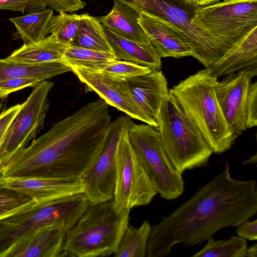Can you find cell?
Wrapping results in <instances>:
<instances>
[{
	"label": "cell",
	"instance_id": "6da1fadb",
	"mask_svg": "<svg viewBox=\"0 0 257 257\" xmlns=\"http://www.w3.org/2000/svg\"><path fill=\"white\" fill-rule=\"evenodd\" d=\"M256 212L255 180L233 178L226 162L191 198L151 226L146 256H167L177 244L198 245L221 229L237 227Z\"/></svg>",
	"mask_w": 257,
	"mask_h": 257
},
{
	"label": "cell",
	"instance_id": "7a4b0ae2",
	"mask_svg": "<svg viewBox=\"0 0 257 257\" xmlns=\"http://www.w3.org/2000/svg\"><path fill=\"white\" fill-rule=\"evenodd\" d=\"M110 122L103 99L87 103L17 153L3 177L81 178L101 151Z\"/></svg>",
	"mask_w": 257,
	"mask_h": 257
},
{
	"label": "cell",
	"instance_id": "3957f363",
	"mask_svg": "<svg viewBox=\"0 0 257 257\" xmlns=\"http://www.w3.org/2000/svg\"><path fill=\"white\" fill-rule=\"evenodd\" d=\"M218 78L205 68L169 89V94L196 124L215 154L230 149L238 137L226 121L215 91Z\"/></svg>",
	"mask_w": 257,
	"mask_h": 257
},
{
	"label": "cell",
	"instance_id": "277c9868",
	"mask_svg": "<svg viewBox=\"0 0 257 257\" xmlns=\"http://www.w3.org/2000/svg\"><path fill=\"white\" fill-rule=\"evenodd\" d=\"M130 211L113 200L90 203L75 225L66 232L63 256H107L116 250L128 224Z\"/></svg>",
	"mask_w": 257,
	"mask_h": 257
},
{
	"label": "cell",
	"instance_id": "5b68a950",
	"mask_svg": "<svg viewBox=\"0 0 257 257\" xmlns=\"http://www.w3.org/2000/svg\"><path fill=\"white\" fill-rule=\"evenodd\" d=\"M158 123L165 150L180 173L207 165L212 150L196 124L169 93L161 105Z\"/></svg>",
	"mask_w": 257,
	"mask_h": 257
},
{
	"label": "cell",
	"instance_id": "8992f818",
	"mask_svg": "<svg viewBox=\"0 0 257 257\" xmlns=\"http://www.w3.org/2000/svg\"><path fill=\"white\" fill-rule=\"evenodd\" d=\"M89 202L83 193L37 202L0 220V251L19 238L40 227L57 224L66 232L85 212Z\"/></svg>",
	"mask_w": 257,
	"mask_h": 257
},
{
	"label": "cell",
	"instance_id": "52a82bcc",
	"mask_svg": "<svg viewBox=\"0 0 257 257\" xmlns=\"http://www.w3.org/2000/svg\"><path fill=\"white\" fill-rule=\"evenodd\" d=\"M144 13L171 23L184 34L192 57L205 68L219 60L228 50L218 40L193 22L198 7L188 0H118Z\"/></svg>",
	"mask_w": 257,
	"mask_h": 257
},
{
	"label": "cell",
	"instance_id": "ba28073f",
	"mask_svg": "<svg viewBox=\"0 0 257 257\" xmlns=\"http://www.w3.org/2000/svg\"><path fill=\"white\" fill-rule=\"evenodd\" d=\"M128 137L153 186L160 196L175 199L184 191L182 174L175 168L163 145L159 132L147 124L130 121Z\"/></svg>",
	"mask_w": 257,
	"mask_h": 257
},
{
	"label": "cell",
	"instance_id": "9c48e42d",
	"mask_svg": "<svg viewBox=\"0 0 257 257\" xmlns=\"http://www.w3.org/2000/svg\"><path fill=\"white\" fill-rule=\"evenodd\" d=\"M192 20L229 51L257 28V0H224L198 8Z\"/></svg>",
	"mask_w": 257,
	"mask_h": 257
},
{
	"label": "cell",
	"instance_id": "30bf717a",
	"mask_svg": "<svg viewBox=\"0 0 257 257\" xmlns=\"http://www.w3.org/2000/svg\"><path fill=\"white\" fill-rule=\"evenodd\" d=\"M54 83L44 80L34 87L21 104L0 147V165L5 167L19 151L34 140L44 128L50 103L49 94Z\"/></svg>",
	"mask_w": 257,
	"mask_h": 257
},
{
	"label": "cell",
	"instance_id": "8fae6325",
	"mask_svg": "<svg viewBox=\"0 0 257 257\" xmlns=\"http://www.w3.org/2000/svg\"><path fill=\"white\" fill-rule=\"evenodd\" d=\"M127 131L122 138L116 152L112 200L120 209L130 211L134 207L149 204L158 193L131 144Z\"/></svg>",
	"mask_w": 257,
	"mask_h": 257
},
{
	"label": "cell",
	"instance_id": "7c38bea8",
	"mask_svg": "<svg viewBox=\"0 0 257 257\" xmlns=\"http://www.w3.org/2000/svg\"><path fill=\"white\" fill-rule=\"evenodd\" d=\"M131 117L121 115L110 122L101 151L81 177L83 193L90 203L112 200L116 174V154L119 144L127 131Z\"/></svg>",
	"mask_w": 257,
	"mask_h": 257
},
{
	"label": "cell",
	"instance_id": "4fadbf2b",
	"mask_svg": "<svg viewBox=\"0 0 257 257\" xmlns=\"http://www.w3.org/2000/svg\"><path fill=\"white\" fill-rule=\"evenodd\" d=\"M72 71L89 90L96 92L108 105L131 118L150 125L149 120L135 100L125 79L98 71L72 68Z\"/></svg>",
	"mask_w": 257,
	"mask_h": 257
},
{
	"label": "cell",
	"instance_id": "5bb4252c",
	"mask_svg": "<svg viewBox=\"0 0 257 257\" xmlns=\"http://www.w3.org/2000/svg\"><path fill=\"white\" fill-rule=\"evenodd\" d=\"M216 82V98L226 121L238 136L247 128L246 103L252 76L247 72L230 74Z\"/></svg>",
	"mask_w": 257,
	"mask_h": 257
},
{
	"label": "cell",
	"instance_id": "9a60e30c",
	"mask_svg": "<svg viewBox=\"0 0 257 257\" xmlns=\"http://www.w3.org/2000/svg\"><path fill=\"white\" fill-rule=\"evenodd\" d=\"M66 230L57 224L46 225L19 238L0 257L63 256Z\"/></svg>",
	"mask_w": 257,
	"mask_h": 257
},
{
	"label": "cell",
	"instance_id": "2e32d148",
	"mask_svg": "<svg viewBox=\"0 0 257 257\" xmlns=\"http://www.w3.org/2000/svg\"><path fill=\"white\" fill-rule=\"evenodd\" d=\"M0 187L16 190L36 202L83 193L84 191L81 178L3 177Z\"/></svg>",
	"mask_w": 257,
	"mask_h": 257
},
{
	"label": "cell",
	"instance_id": "e0dca14e",
	"mask_svg": "<svg viewBox=\"0 0 257 257\" xmlns=\"http://www.w3.org/2000/svg\"><path fill=\"white\" fill-rule=\"evenodd\" d=\"M139 23L149 43L161 58L192 56L184 34L171 23L144 13H140Z\"/></svg>",
	"mask_w": 257,
	"mask_h": 257
},
{
	"label": "cell",
	"instance_id": "ac0fdd59",
	"mask_svg": "<svg viewBox=\"0 0 257 257\" xmlns=\"http://www.w3.org/2000/svg\"><path fill=\"white\" fill-rule=\"evenodd\" d=\"M135 100L148 119L158 129V115L164 99L169 94L167 79L160 70L151 71L125 79Z\"/></svg>",
	"mask_w": 257,
	"mask_h": 257
},
{
	"label": "cell",
	"instance_id": "d6986e66",
	"mask_svg": "<svg viewBox=\"0 0 257 257\" xmlns=\"http://www.w3.org/2000/svg\"><path fill=\"white\" fill-rule=\"evenodd\" d=\"M207 69L217 78L240 72L256 76L257 28Z\"/></svg>",
	"mask_w": 257,
	"mask_h": 257
},
{
	"label": "cell",
	"instance_id": "ffe728a7",
	"mask_svg": "<svg viewBox=\"0 0 257 257\" xmlns=\"http://www.w3.org/2000/svg\"><path fill=\"white\" fill-rule=\"evenodd\" d=\"M140 13L134 8L118 0L110 13L98 19L103 27L124 39L137 43L150 44L139 23Z\"/></svg>",
	"mask_w": 257,
	"mask_h": 257
},
{
	"label": "cell",
	"instance_id": "44dd1931",
	"mask_svg": "<svg viewBox=\"0 0 257 257\" xmlns=\"http://www.w3.org/2000/svg\"><path fill=\"white\" fill-rule=\"evenodd\" d=\"M104 32L115 59L149 67L152 71L160 70L161 58L150 44H144L122 38L106 29Z\"/></svg>",
	"mask_w": 257,
	"mask_h": 257
},
{
	"label": "cell",
	"instance_id": "7402d4cb",
	"mask_svg": "<svg viewBox=\"0 0 257 257\" xmlns=\"http://www.w3.org/2000/svg\"><path fill=\"white\" fill-rule=\"evenodd\" d=\"M68 47L51 34L38 42L24 44L6 59L29 64L62 61L63 55Z\"/></svg>",
	"mask_w": 257,
	"mask_h": 257
},
{
	"label": "cell",
	"instance_id": "603a6c76",
	"mask_svg": "<svg viewBox=\"0 0 257 257\" xmlns=\"http://www.w3.org/2000/svg\"><path fill=\"white\" fill-rule=\"evenodd\" d=\"M72 71L63 61L29 64L0 59V81L7 79L31 77L46 80L52 77Z\"/></svg>",
	"mask_w": 257,
	"mask_h": 257
},
{
	"label": "cell",
	"instance_id": "cb8c5ba5",
	"mask_svg": "<svg viewBox=\"0 0 257 257\" xmlns=\"http://www.w3.org/2000/svg\"><path fill=\"white\" fill-rule=\"evenodd\" d=\"M50 8L10 19L24 44L38 42L51 34L54 18Z\"/></svg>",
	"mask_w": 257,
	"mask_h": 257
},
{
	"label": "cell",
	"instance_id": "d4e9b609",
	"mask_svg": "<svg viewBox=\"0 0 257 257\" xmlns=\"http://www.w3.org/2000/svg\"><path fill=\"white\" fill-rule=\"evenodd\" d=\"M71 46L113 53L103 26L97 18L86 13L82 15Z\"/></svg>",
	"mask_w": 257,
	"mask_h": 257
},
{
	"label": "cell",
	"instance_id": "484cf974",
	"mask_svg": "<svg viewBox=\"0 0 257 257\" xmlns=\"http://www.w3.org/2000/svg\"><path fill=\"white\" fill-rule=\"evenodd\" d=\"M151 230L150 222L144 221L139 227L128 224L114 253L115 257H145Z\"/></svg>",
	"mask_w": 257,
	"mask_h": 257
},
{
	"label": "cell",
	"instance_id": "4316f807",
	"mask_svg": "<svg viewBox=\"0 0 257 257\" xmlns=\"http://www.w3.org/2000/svg\"><path fill=\"white\" fill-rule=\"evenodd\" d=\"M116 60L113 53L76 46H68L62 61L72 68L100 71L106 65Z\"/></svg>",
	"mask_w": 257,
	"mask_h": 257
},
{
	"label": "cell",
	"instance_id": "83f0119b",
	"mask_svg": "<svg viewBox=\"0 0 257 257\" xmlns=\"http://www.w3.org/2000/svg\"><path fill=\"white\" fill-rule=\"evenodd\" d=\"M205 245L192 255V257H245L247 244L246 240L239 236L215 240L212 237Z\"/></svg>",
	"mask_w": 257,
	"mask_h": 257
},
{
	"label": "cell",
	"instance_id": "f1b7e54d",
	"mask_svg": "<svg viewBox=\"0 0 257 257\" xmlns=\"http://www.w3.org/2000/svg\"><path fill=\"white\" fill-rule=\"evenodd\" d=\"M82 15L61 13L55 16L51 34L60 43L71 46L76 36Z\"/></svg>",
	"mask_w": 257,
	"mask_h": 257
},
{
	"label": "cell",
	"instance_id": "f546056e",
	"mask_svg": "<svg viewBox=\"0 0 257 257\" xmlns=\"http://www.w3.org/2000/svg\"><path fill=\"white\" fill-rule=\"evenodd\" d=\"M37 202L16 190L0 187V220L19 212Z\"/></svg>",
	"mask_w": 257,
	"mask_h": 257
},
{
	"label": "cell",
	"instance_id": "4dcf8cb0",
	"mask_svg": "<svg viewBox=\"0 0 257 257\" xmlns=\"http://www.w3.org/2000/svg\"><path fill=\"white\" fill-rule=\"evenodd\" d=\"M152 70L149 67L124 60H115L100 71L107 75L126 79L147 74Z\"/></svg>",
	"mask_w": 257,
	"mask_h": 257
},
{
	"label": "cell",
	"instance_id": "1f68e13d",
	"mask_svg": "<svg viewBox=\"0 0 257 257\" xmlns=\"http://www.w3.org/2000/svg\"><path fill=\"white\" fill-rule=\"evenodd\" d=\"M42 80L37 78L22 77L0 81V99L6 98L10 94L23 88L36 87Z\"/></svg>",
	"mask_w": 257,
	"mask_h": 257
},
{
	"label": "cell",
	"instance_id": "d6a6232c",
	"mask_svg": "<svg viewBox=\"0 0 257 257\" xmlns=\"http://www.w3.org/2000/svg\"><path fill=\"white\" fill-rule=\"evenodd\" d=\"M43 0H0V10L20 12L24 14L46 9Z\"/></svg>",
	"mask_w": 257,
	"mask_h": 257
},
{
	"label": "cell",
	"instance_id": "836d02e7",
	"mask_svg": "<svg viewBox=\"0 0 257 257\" xmlns=\"http://www.w3.org/2000/svg\"><path fill=\"white\" fill-rule=\"evenodd\" d=\"M247 128L257 125V82L251 83L246 103Z\"/></svg>",
	"mask_w": 257,
	"mask_h": 257
},
{
	"label": "cell",
	"instance_id": "e575fe53",
	"mask_svg": "<svg viewBox=\"0 0 257 257\" xmlns=\"http://www.w3.org/2000/svg\"><path fill=\"white\" fill-rule=\"evenodd\" d=\"M45 5L59 13H72L83 9L85 2L82 0H43Z\"/></svg>",
	"mask_w": 257,
	"mask_h": 257
},
{
	"label": "cell",
	"instance_id": "d590c367",
	"mask_svg": "<svg viewBox=\"0 0 257 257\" xmlns=\"http://www.w3.org/2000/svg\"><path fill=\"white\" fill-rule=\"evenodd\" d=\"M21 106V104H18L0 112V147L7 130Z\"/></svg>",
	"mask_w": 257,
	"mask_h": 257
},
{
	"label": "cell",
	"instance_id": "8d00e7d4",
	"mask_svg": "<svg viewBox=\"0 0 257 257\" xmlns=\"http://www.w3.org/2000/svg\"><path fill=\"white\" fill-rule=\"evenodd\" d=\"M236 233L238 236L248 239L256 240L257 239V220H245L237 226Z\"/></svg>",
	"mask_w": 257,
	"mask_h": 257
},
{
	"label": "cell",
	"instance_id": "74e56055",
	"mask_svg": "<svg viewBox=\"0 0 257 257\" xmlns=\"http://www.w3.org/2000/svg\"><path fill=\"white\" fill-rule=\"evenodd\" d=\"M192 5L198 7H203L219 2V0H188Z\"/></svg>",
	"mask_w": 257,
	"mask_h": 257
},
{
	"label": "cell",
	"instance_id": "f35d334b",
	"mask_svg": "<svg viewBox=\"0 0 257 257\" xmlns=\"http://www.w3.org/2000/svg\"><path fill=\"white\" fill-rule=\"evenodd\" d=\"M247 257L257 256V244H254L247 248L246 256Z\"/></svg>",
	"mask_w": 257,
	"mask_h": 257
},
{
	"label": "cell",
	"instance_id": "ab89813d",
	"mask_svg": "<svg viewBox=\"0 0 257 257\" xmlns=\"http://www.w3.org/2000/svg\"><path fill=\"white\" fill-rule=\"evenodd\" d=\"M257 162V155L256 153H255L253 155L247 159L242 162L243 165L254 164Z\"/></svg>",
	"mask_w": 257,
	"mask_h": 257
},
{
	"label": "cell",
	"instance_id": "60d3db41",
	"mask_svg": "<svg viewBox=\"0 0 257 257\" xmlns=\"http://www.w3.org/2000/svg\"><path fill=\"white\" fill-rule=\"evenodd\" d=\"M4 167L0 165V179L4 177Z\"/></svg>",
	"mask_w": 257,
	"mask_h": 257
},
{
	"label": "cell",
	"instance_id": "b9f144b4",
	"mask_svg": "<svg viewBox=\"0 0 257 257\" xmlns=\"http://www.w3.org/2000/svg\"><path fill=\"white\" fill-rule=\"evenodd\" d=\"M2 108V103L0 102V112H1V110Z\"/></svg>",
	"mask_w": 257,
	"mask_h": 257
}]
</instances>
